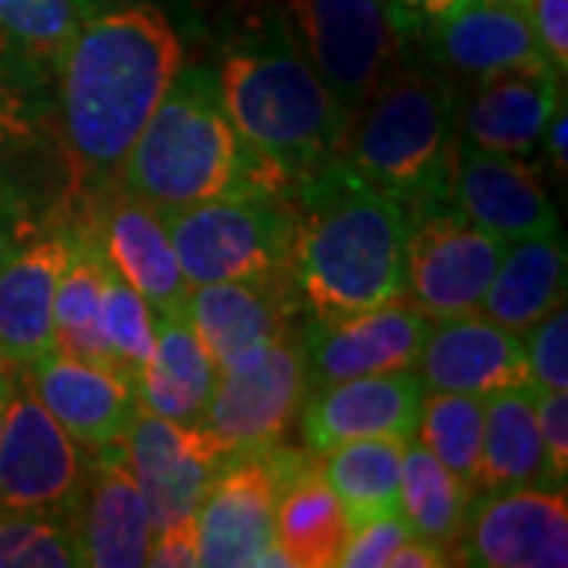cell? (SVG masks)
Wrapping results in <instances>:
<instances>
[{
	"instance_id": "6da1fadb",
	"label": "cell",
	"mask_w": 568,
	"mask_h": 568,
	"mask_svg": "<svg viewBox=\"0 0 568 568\" xmlns=\"http://www.w3.org/2000/svg\"><path fill=\"white\" fill-rule=\"evenodd\" d=\"M181 39L149 3L89 13L58 63L61 136L80 186L118 178L123 155L181 70Z\"/></svg>"
},
{
	"instance_id": "7a4b0ae2",
	"label": "cell",
	"mask_w": 568,
	"mask_h": 568,
	"mask_svg": "<svg viewBox=\"0 0 568 568\" xmlns=\"http://www.w3.org/2000/svg\"><path fill=\"white\" fill-rule=\"evenodd\" d=\"M287 278L313 320L405 297L407 212L338 159L291 186Z\"/></svg>"
},
{
	"instance_id": "3957f363",
	"label": "cell",
	"mask_w": 568,
	"mask_h": 568,
	"mask_svg": "<svg viewBox=\"0 0 568 568\" xmlns=\"http://www.w3.org/2000/svg\"><path fill=\"white\" fill-rule=\"evenodd\" d=\"M114 181L155 212L237 193H275L227 118L222 82L209 67L178 70Z\"/></svg>"
},
{
	"instance_id": "277c9868",
	"label": "cell",
	"mask_w": 568,
	"mask_h": 568,
	"mask_svg": "<svg viewBox=\"0 0 568 568\" xmlns=\"http://www.w3.org/2000/svg\"><path fill=\"white\" fill-rule=\"evenodd\" d=\"M219 82L227 118L275 193L287 196L304 174L338 155L345 108L313 73L287 29L224 54Z\"/></svg>"
},
{
	"instance_id": "5b68a950",
	"label": "cell",
	"mask_w": 568,
	"mask_h": 568,
	"mask_svg": "<svg viewBox=\"0 0 568 568\" xmlns=\"http://www.w3.org/2000/svg\"><path fill=\"white\" fill-rule=\"evenodd\" d=\"M462 145L458 89L443 70L398 67L347 121L338 162L407 215L452 205Z\"/></svg>"
},
{
	"instance_id": "8992f818",
	"label": "cell",
	"mask_w": 568,
	"mask_h": 568,
	"mask_svg": "<svg viewBox=\"0 0 568 568\" xmlns=\"http://www.w3.org/2000/svg\"><path fill=\"white\" fill-rule=\"evenodd\" d=\"M190 287L287 272L294 212L278 193H237L159 212Z\"/></svg>"
},
{
	"instance_id": "52a82bcc",
	"label": "cell",
	"mask_w": 568,
	"mask_h": 568,
	"mask_svg": "<svg viewBox=\"0 0 568 568\" xmlns=\"http://www.w3.org/2000/svg\"><path fill=\"white\" fill-rule=\"evenodd\" d=\"M301 54L347 121L405 63L407 32L388 0H287Z\"/></svg>"
},
{
	"instance_id": "ba28073f",
	"label": "cell",
	"mask_w": 568,
	"mask_h": 568,
	"mask_svg": "<svg viewBox=\"0 0 568 568\" xmlns=\"http://www.w3.org/2000/svg\"><path fill=\"white\" fill-rule=\"evenodd\" d=\"M306 392L301 332H291L219 369L200 426L227 458L256 455L282 439Z\"/></svg>"
},
{
	"instance_id": "9c48e42d",
	"label": "cell",
	"mask_w": 568,
	"mask_h": 568,
	"mask_svg": "<svg viewBox=\"0 0 568 568\" xmlns=\"http://www.w3.org/2000/svg\"><path fill=\"white\" fill-rule=\"evenodd\" d=\"M89 470V452L48 414L17 369L0 433V508L61 515L77 528Z\"/></svg>"
},
{
	"instance_id": "30bf717a",
	"label": "cell",
	"mask_w": 568,
	"mask_h": 568,
	"mask_svg": "<svg viewBox=\"0 0 568 568\" xmlns=\"http://www.w3.org/2000/svg\"><path fill=\"white\" fill-rule=\"evenodd\" d=\"M506 246L496 234L467 222L455 205L407 215L402 301L433 323L477 313Z\"/></svg>"
},
{
	"instance_id": "8fae6325",
	"label": "cell",
	"mask_w": 568,
	"mask_h": 568,
	"mask_svg": "<svg viewBox=\"0 0 568 568\" xmlns=\"http://www.w3.org/2000/svg\"><path fill=\"white\" fill-rule=\"evenodd\" d=\"M73 227L82 237H89V244L102 253L114 275H121L133 291H140L142 301L155 310V316L183 313L190 284L183 278L162 215L152 205L126 193L111 178L92 186L85 219L73 222Z\"/></svg>"
},
{
	"instance_id": "7c38bea8",
	"label": "cell",
	"mask_w": 568,
	"mask_h": 568,
	"mask_svg": "<svg viewBox=\"0 0 568 568\" xmlns=\"http://www.w3.org/2000/svg\"><path fill=\"white\" fill-rule=\"evenodd\" d=\"M458 562L484 568H566V489L477 493L467 508Z\"/></svg>"
},
{
	"instance_id": "4fadbf2b",
	"label": "cell",
	"mask_w": 568,
	"mask_h": 568,
	"mask_svg": "<svg viewBox=\"0 0 568 568\" xmlns=\"http://www.w3.org/2000/svg\"><path fill=\"white\" fill-rule=\"evenodd\" d=\"M275 503L278 489L263 452L231 455L193 515L200 566L287 568V559L275 547Z\"/></svg>"
},
{
	"instance_id": "5bb4252c",
	"label": "cell",
	"mask_w": 568,
	"mask_h": 568,
	"mask_svg": "<svg viewBox=\"0 0 568 568\" xmlns=\"http://www.w3.org/2000/svg\"><path fill=\"white\" fill-rule=\"evenodd\" d=\"M429 323L405 301L361 310L351 316L313 320L301 332L306 388H323L345 379L417 369Z\"/></svg>"
},
{
	"instance_id": "9a60e30c",
	"label": "cell",
	"mask_w": 568,
	"mask_h": 568,
	"mask_svg": "<svg viewBox=\"0 0 568 568\" xmlns=\"http://www.w3.org/2000/svg\"><path fill=\"white\" fill-rule=\"evenodd\" d=\"M123 462L145 499L152 530H162L196 515L227 455L203 426L174 424L140 407L123 436Z\"/></svg>"
},
{
	"instance_id": "2e32d148",
	"label": "cell",
	"mask_w": 568,
	"mask_h": 568,
	"mask_svg": "<svg viewBox=\"0 0 568 568\" xmlns=\"http://www.w3.org/2000/svg\"><path fill=\"white\" fill-rule=\"evenodd\" d=\"M73 253L70 227L26 224L0 263V354L26 369L54 347V297Z\"/></svg>"
},
{
	"instance_id": "e0dca14e",
	"label": "cell",
	"mask_w": 568,
	"mask_h": 568,
	"mask_svg": "<svg viewBox=\"0 0 568 568\" xmlns=\"http://www.w3.org/2000/svg\"><path fill=\"white\" fill-rule=\"evenodd\" d=\"M297 313H304V306L294 294L287 272L196 284L190 287L183 304L186 323L193 325L196 338L219 369L256 347L297 332Z\"/></svg>"
},
{
	"instance_id": "ac0fdd59",
	"label": "cell",
	"mask_w": 568,
	"mask_h": 568,
	"mask_svg": "<svg viewBox=\"0 0 568 568\" xmlns=\"http://www.w3.org/2000/svg\"><path fill=\"white\" fill-rule=\"evenodd\" d=\"M424 392L417 369L376 373L313 388L301 407L306 443L320 455L351 439L410 443L420 420Z\"/></svg>"
},
{
	"instance_id": "d6986e66",
	"label": "cell",
	"mask_w": 568,
	"mask_h": 568,
	"mask_svg": "<svg viewBox=\"0 0 568 568\" xmlns=\"http://www.w3.org/2000/svg\"><path fill=\"white\" fill-rule=\"evenodd\" d=\"M36 398L89 455L121 446L140 414L136 386L108 366L85 364L61 347H48L22 369Z\"/></svg>"
},
{
	"instance_id": "ffe728a7",
	"label": "cell",
	"mask_w": 568,
	"mask_h": 568,
	"mask_svg": "<svg viewBox=\"0 0 568 568\" xmlns=\"http://www.w3.org/2000/svg\"><path fill=\"white\" fill-rule=\"evenodd\" d=\"M452 205L506 244L559 231L547 190L525 159L487 152L465 140L452 174Z\"/></svg>"
},
{
	"instance_id": "44dd1931",
	"label": "cell",
	"mask_w": 568,
	"mask_h": 568,
	"mask_svg": "<svg viewBox=\"0 0 568 568\" xmlns=\"http://www.w3.org/2000/svg\"><path fill=\"white\" fill-rule=\"evenodd\" d=\"M417 376L426 392H462L477 398L530 386L525 338L480 313L436 320L420 347Z\"/></svg>"
},
{
	"instance_id": "7402d4cb",
	"label": "cell",
	"mask_w": 568,
	"mask_h": 568,
	"mask_svg": "<svg viewBox=\"0 0 568 568\" xmlns=\"http://www.w3.org/2000/svg\"><path fill=\"white\" fill-rule=\"evenodd\" d=\"M265 465L275 477V547L287 559V568H335L342 559L347 515L338 496L325 484L320 452L268 446Z\"/></svg>"
},
{
	"instance_id": "603a6c76",
	"label": "cell",
	"mask_w": 568,
	"mask_h": 568,
	"mask_svg": "<svg viewBox=\"0 0 568 568\" xmlns=\"http://www.w3.org/2000/svg\"><path fill=\"white\" fill-rule=\"evenodd\" d=\"M424 36L443 73L474 85L506 73L552 70L537 44L528 10L521 7L470 0L462 13L426 29Z\"/></svg>"
},
{
	"instance_id": "cb8c5ba5",
	"label": "cell",
	"mask_w": 568,
	"mask_h": 568,
	"mask_svg": "<svg viewBox=\"0 0 568 568\" xmlns=\"http://www.w3.org/2000/svg\"><path fill=\"white\" fill-rule=\"evenodd\" d=\"M152 518L121 446L92 455V470L77 515L82 566L140 568L152 547Z\"/></svg>"
},
{
	"instance_id": "d4e9b609",
	"label": "cell",
	"mask_w": 568,
	"mask_h": 568,
	"mask_svg": "<svg viewBox=\"0 0 568 568\" xmlns=\"http://www.w3.org/2000/svg\"><path fill=\"white\" fill-rule=\"evenodd\" d=\"M562 77L552 70L506 73L496 80L477 82L474 95L462 108V140L499 152V155H530L547 130Z\"/></svg>"
},
{
	"instance_id": "484cf974",
	"label": "cell",
	"mask_w": 568,
	"mask_h": 568,
	"mask_svg": "<svg viewBox=\"0 0 568 568\" xmlns=\"http://www.w3.org/2000/svg\"><path fill=\"white\" fill-rule=\"evenodd\" d=\"M219 383V366L183 313L159 316L155 351L136 376L142 410L174 424L200 426Z\"/></svg>"
},
{
	"instance_id": "4316f807",
	"label": "cell",
	"mask_w": 568,
	"mask_h": 568,
	"mask_svg": "<svg viewBox=\"0 0 568 568\" xmlns=\"http://www.w3.org/2000/svg\"><path fill=\"white\" fill-rule=\"evenodd\" d=\"M559 304H566V244L552 231L506 246L480 310L493 323L525 335Z\"/></svg>"
},
{
	"instance_id": "83f0119b",
	"label": "cell",
	"mask_w": 568,
	"mask_h": 568,
	"mask_svg": "<svg viewBox=\"0 0 568 568\" xmlns=\"http://www.w3.org/2000/svg\"><path fill=\"white\" fill-rule=\"evenodd\" d=\"M518 487H544V443L530 386L503 388L484 398L477 493Z\"/></svg>"
},
{
	"instance_id": "f1b7e54d",
	"label": "cell",
	"mask_w": 568,
	"mask_h": 568,
	"mask_svg": "<svg viewBox=\"0 0 568 568\" xmlns=\"http://www.w3.org/2000/svg\"><path fill=\"white\" fill-rule=\"evenodd\" d=\"M405 446L402 439H351L320 455L325 484L338 496L351 528L398 515Z\"/></svg>"
},
{
	"instance_id": "f546056e",
	"label": "cell",
	"mask_w": 568,
	"mask_h": 568,
	"mask_svg": "<svg viewBox=\"0 0 568 568\" xmlns=\"http://www.w3.org/2000/svg\"><path fill=\"white\" fill-rule=\"evenodd\" d=\"M470 499H474V489L467 487L462 477H455L417 439L407 443L405 458H402L398 515L405 518L407 530L414 537H424L429 544L458 556Z\"/></svg>"
},
{
	"instance_id": "4dcf8cb0",
	"label": "cell",
	"mask_w": 568,
	"mask_h": 568,
	"mask_svg": "<svg viewBox=\"0 0 568 568\" xmlns=\"http://www.w3.org/2000/svg\"><path fill=\"white\" fill-rule=\"evenodd\" d=\"M73 234V253L63 268L58 297H54V347L63 354L85 361V364L108 366L102 335H99V304L108 263L102 253L82 237L73 224H67ZM111 369V366H108Z\"/></svg>"
},
{
	"instance_id": "1f68e13d",
	"label": "cell",
	"mask_w": 568,
	"mask_h": 568,
	"mask_svg": "<svg viewBox=\"0 0 568 568\" xmlns=\"http://www.w3.org/2000/svg\"><path fill=\"white\" fill-rule=\"evenodd\" d=\"M92 10V0H0V51L36 73L58 70Z\"/></svg>"
},
{
	"instance_id": "d6a6232c",
	"label": "cell",
	"mask_w": 568,
	"mask_h": 568,
	"mask_svg": "<svg viewBox=\"0 0 568 568\" xmlns=\"http://www.w3.org/2000/svg\"><path fill=\"white\" fill-rule=\"evenodd\" d=\"M414 439L462 477L477 496L484 448V398L462 392H424Z\"/></svg>"
},
{
	"instance_id": "836d02e7",
	"label": "cell",
	"mask_w": 568,
	"mask_h": 568,
	"mask_svg": "<svg viewBox=\"0 0 568 568\" xmlns=\"http://www.w3.org/2000/svg\"><path fill=\"white\" fill-rule=\"evenodd\" d=\"M99 335H102L108 366L136 386V376L155 351L159 316L121 275L104 272L102 304H99Z\"/></svg>"
},
{
	"instance_id": "e575fe53",
	"label": "cell",
	"mask_w": 568,
	"mask_h": 568,
	"mask_svg": "<svg viewBox=\"0 0 568 568\" xmlns=\"http://www.w3.org/2000/svg\"><path fill=\"white\" fill-rule=\"evenodd\" d=\"M82 566L73 521L61 515L0 508V568Z\"/></svg>"
},
{
	"instance_id": "d590c367",
	"label": "cell",
	"mask_w": 568,
	"mask_h": 568,
	"mask_svg": "<svg viewBox=\"0 0 568 568\" xmlns=\"http://www.w3.org/2000/svg\"><path fill=\"white\" fill-rule=\"evenodd\" d=\"M39 121L36 70L0 51V152L32 140Z\"/></svg>"
},
{
	"instance_id": "8d00e7d4",
	"label": "cell",
	"mask_w": 568,
	"mask_h": 568,
	"mask_svg": "<svg viewBox=\"0 0 568 568\" xmlns=\"http://www.w3.org/2000/svg\"><path fill=\"white\" fill-rule=\"evenodd\" d=\"M530 388H568V313L566 304L552 306L547 316L525 332Z\"/></svg>"
},
{
	"instance_id": "74e56055",
	"label": "cell",
	"mask_w": 568,
	"mask_h": 568,
	"mask_svg": "<svg viewBox=\"0 0 568 568\" xmlns=\"http://www.w3.org/2000/svg\"><path fill=\"white\" fill-rule=\"evenodd\" d=\"M544 443V487L566 489L568 477V395L566 388L534 392Z\"/></svg>"
},
{
	"instance_id": "f35d334b",
	"label": "cell",
	"mask_w": 568,
	"mask_h": 568,
	"mask_svg": "<svg viewBox=\"0 0 568 568\" xmlns=\"http://www.w3.org/2000/svg\"><path fill=\"white\" fill-rule=\"evenodd\" d=\"M407 525L402 515H383L351 528L338 566L345 568H388L395 549L407 540Z\"/></svg>"
},
{
	"instance_id": "ab89813d",
	"label": "cell",
	"mask_w": 568,
	"mask_h": 568,
	"mask_svg": "<svg viewBox=\"0 0 568 568\" xmlns=\"http://www.w3.org/2000/svg\"><path fill=\"white\" fill-rule=\"evenodd\" d=\"M528 20L547 63L566 77L568 70V0H528Z\"/></svg>"
},
{
	"instance_id": "60d3db41",
	"label": "cell",
	"mask_w": 568,
	"mask_h": 568,
	"mask_svg": "<svg viewBox=\"0 0 568 568\" xmlns=\"http://www.w3.org/2000/svg\"><path fill=\"white\" fill-rule=\"evenodd\" d=\"M145 566L155 568H193L200 566V544H196V525L178 521L171 528L152 534V547L145 556Z\"/></svg>"
},
{
	"instance_id": "b9f144b4",
	"label": "cell",
	"mask_w": 568,
	"mask_h": 568,
	"mask_svg": "<svg viewBox=\"0 0 568 568\" xmlns=\"http://www.w3.org/2000/svg\"><path fill=\"white\" fill-rule=\"evenodd\" d=\"M470 0H388L395 20L402 22L407 36H424L426 29L462 13Z\"/></svg>"
},
{
	"instance_id": "7bdbcfd3",
	"label": "cell",
	"mask_w": 568,
	"mask_h": 568,
	"mask_svg": "<svg viewBox=\"0 0 568 568\" xmlns=\"http://www.w3.org/2000/svg\"><path fill=\"white\" fill-rule=\"evenodd\" d=\"M26 224H29V209L22 203V196L0 178V263L7 260V253L20 241Z\"/></svg>"
},
{
	"instance_id": "ee69618b",
	"label": "cell",
	"mask_w": 568,
	"mask_h": 568,
	"mask_svg": "<svg viewBox=\"0 0 568 568\" xmlns=\"http://www.w3.org/2000/svg\"><path fill=\"white\" fill-rule=\"evenodd\" d=\"M455 559H452V552L443 547H436V544H429L424 537H414V534H407V540L402 547L395 549V556H392V562L388 568H443L452 566Z\"/></svg>"
},
{
	"instance_id": "f6af8a7d",
	"label": "cell",
	"mask_w": 568,
	"mask_h": 568,
	"mask_svg": "<svg viewBox=\"0 0 568 568\" xmlns=\"http://www.w3.org/2000/svg\"><path fill=\"white\" fill-rule=\"evenodd\" d=\"M566 102L559 99L556 104V111H552V118H549L547 130H544V136H547V149H549V159L552 164L559 168V174H566Z\"/></svg>"
},
{
	"instance_id": "bcb514c9",
	"label": "cell",
	"mask_w": 568,
	"mask_h": 568,
	"mask_svg": "<svg viewBox=\"0 0 568 568\" xmlns=\"http://www.w3.org/2000/svg\"><path fill=\"white\" fill-rule=\"evenodd\" d=\"M13 386H17V366H7L0 373V433H3V417H7V405H10Z\"/></svg>"
},
{
	"instance_id": "7dc6e473",
	"label": "cell",
	"mask_w": 568,
	"mask_h": 568,
	"mask_svg": "<svg viewBox=\"0 0 568 568\" xmlns=\"http://www.w3.org/2000/svg\"><path fill=\"white\" fill-rule=\"evenodd\" d=\"M489 3H508V7H521V10H528V0H489Z\"/></svg>"
},
{
	"instance_id": "c3c4849f",
	"label": "cell",
	"mask_w": 568,
	"mask_h": 568,
	"mask_svg": "<svg viewBox=\"0 0 568 568\" xmlns=\"http://www.w3.org/2000/svg\"><path fill=\"white\" fill-rule=\"evenodd\" d=\"M7 366H10V364H7V357H3V354H0V373H3V369H7Z\"/></svg>"
}]
</instances>
